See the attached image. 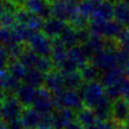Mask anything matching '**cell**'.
Here are the masks:
<instances>
[{"label": "cell", "mask_w": 129, "mask_h": 129, "mask_svg": "<svg viewBox=\"0 0 129 129\" xmlns=\"http://www.w3.org/2000/svg\"><path fill=\"white\" fill-rule=\"evenodd\" d=\"M79 92L82 96L85 106L94 108L96 104L106 95L105 87L100 81L84 82L80 87Z\"/></svg>", "instance_id": "cell-4"}, {"label": "cell", "mask_w": 129, "mask_h": 129, "mask_svg": "<svg viewBox=\"0 0 129 129\" xmlns=\"http://www.w3.org/2000/svg\"><path fill=\"white\" fill-rule=\"evenodd\" d=\"M51 16L62 21L71 22V20L79 13L78 3L69 0H54L50 2Z\"/></svg>", "instance_id": "cell-5"}, {"label": "cell", "mask_w": 129, "mask_h": 129, "mask_svg": "<svg viewBox=\"0 0 129 129\" xmlns=\"http://www.w3.org/2000/svg\"><path fill=\"white\" fill-rule=\"evenodd\" d=\"M4 123H5V122H4ZM5 124H6L7 129H25L20 119L13 120V121H10V122L5 123Z\"/></svg>", "instance_id": "cell-40"}, {"label": "cell", "mask_w": 129, "mask_h": 129, "mask_svg": "<svg viewBox=\"0 0 129 129\" xmlns=\"http://www.w3.org/2000/svg\"><path fill=\"white\" fill-rule=\"evenodd\" d=\"M66 25H67L66 21H62L56 17L50 16V17L44 19L42 27H41V31L46 36L53 39L60 35V33L62 32Z\"/></svg>", "instance_id": "cell-12"}, {"label": "cell", "mask_w": 129, "mask_h": 129, "mask_svg": "<svg viewBox=\"0 0 129 129\" xmlns=\"http://www.w3.org/2000/svg\"><path fill=\"white\" fill-rule=\"evenodd\" d=\"M32 107L36 109L40 114L52 113L53 110L55 109L53 94L49 90H47L45 87L38 88L37 95Z\"/></svg>", "instance_id": "cell-8"}, {"label": "cell", "mask_w": 129, "mask_h": 129, "mask_svg": "<svg viewBox=\"0 0 129 129\" xmlns=\"http://www.w3.org/2000/svg\"><path fill=\"white\" fill-rule=\"evenodd\" d=\"M20 120L25 129H36L42 120V114H40L33 107H25Z\"/></svg>", "instance_id": "cell-17"}, {"label": "cell", "mask_w": 129, "mask_h": 129, "mask_svg": "<svg viewBox=\"0 0 129 129\" xmlns=\"http://www.w3.org/2000/svg\"><path fill=\"white\" fill-rule=\"evenodd\" d=\"M103 1L104 0H81L78 2L79 12L82 15L91 19V17L93 16V14L95 13L97 8Z\"/></svg>", "instance_id": "cell-27"}, {"label": "cell", "mask_w": 129, "mask_h": 129, "mask_svg": "<svg viewBox=\"0 0 129 129\" xmlns=\"http://www.w3.org/2000/svg\"><path fill=\"white\" fill-rule=\"evenodd\" d=\"M122 97L129 102V77L125 78V80L123 81V96Z\"/></svg>", "instance_id": "cell-41"}, {"label": "cell", "mask_w": 129, "mask_h": 129, "mask_svg": "<svg viewBox=\"0 0 129 129\" xmlns=\"http://www.w3.org/2000/svg\"><path fill=\"white\" fill-rule=\"evenodd\" d=\"M44 78H45L44 73L40 72L35 68H31V69H27V72L23 79V83H26L35 88H41L44 85Z\"/></svg>", "instance_id": "cell-24"}, {"label": "cell", "mask_w": 129, "mask_h": 129, "mask_svg": "<svg viewBox=\"0 0 129 129\" xmlns=\"http://www.w3.org/2000/svg\"><path fill=\"white\" fill-rule=\"evenodd\" d=\"M36 129H55L52 124H45V123H40V125Z\"/></svg>", "instance_id": "cell-43"}, {"label": "cell", "mask_w": 129, "mask_h": 129, "mask_svg": "<svg viewBox=\"0 0 129 129\" xmlns=\"http://www.w3.org/2000/svg\"><path fill=\"white\" fill-rule=\"evenodd\" d=\"M55 108H68L74 111H79L85 104L79 90L64 89L56 94H53Z\"/></svg>", "instance_id": "cell-3"}, {"label": "cell", "mask_w": 129, "mask_h": 129, "mask_svg": "<svg viewBox=\"0 0 129 129\" xmlns=\"http://www.w3.org/2000/svg\"><path fill=\"white\" fill-rule=\"evenodd\" d=\"M21 86V81L13 77L7 69H1V89L2 94L15 95Z\"/></svg>", "instance_id": "cell-18"}, {"label": "cell", "mask_w": 129, "mask_h": 129, "mask_svg": "<svg viewBox=\"0 0 129 129\" xmlns=\"http://www.w3.org/2000/svg\"><path fill=\"white\" fill-rule=\"evenodd\" d=\"M76 120L79 121L85 128L93 125L94 123H96L99 119L97 118V115L94 111L93 108L91 107H87L84 106L82 109H80L79 111H77V116H76Z\"/></svg>", "instance_id": "cell-23"}, {"label": "cell", "mask_w": 129, "mask_h": 129, "mask_svg": "<svg viewBox=\"0 0 129 129\" xmlns=\"http://www.w3.org/2000/svg\"><path fill=\"white\" fill-rule=\"evenodd\" d=\"M129 115V102L123 97L113 101L112 104V119L120 124L124 125Z\"/></svg>", "instance_id": "cell-15"}, {"label": "cell", "mask_w": 129, "mask_h": 129, "mask_svg": "<svg viewBox=\"0 0 129 129\" xmlns=\"http://www.w3.org/2000/svg\"><path fill=\"white\" fill-rule=\"evenodd\" d=\"M85 129H123V125L116 123L113 119L106 121L98 120L96 123L86 127Z\"/></svg>", "instance_id": "cell-33"}, {"label": "cell", "mask_w": 129, "mask_h": 129, "mask_svg": "<svg viewBox=\"0 0 129 129\" xmlns=\"http://www.w3.org/2000/svg\"><path fill=\"white\" fill-rule=\"evenodd\" d=\"M81 45L84 51L86 52L87 56L89 57V59H91L96 53L100 52L106 47V38L101 35L92 33L90 38Z\"/></svg>", "instance_id": "cell-14"}, {"label": "cell", "mask_w": 129, "mask_h": 129, "mask_svg": "<svg viewBox=\"0 0 129 129\" xmlns=\"http://www.w3.org/2000/svg\"><path fill=\"white\" fill-rule=\"evenodd\" d=\"M35 69H37L40 72L46 74L49 71L54 69V63H53V61H52L50 56H42V55H40Z\"/></svg>", "instance_id": "cell-36"}, {"label": "cell", "mask_w": 129, "mask_h": 129, "mask_svg": "<svg viewBox=\"0 0 129 129\" xmlns=\"http://www.w3.org/2000/svg\"><path fill=\"white\" fill-rule=\"evenodd\" d=\"M28 47L42 56H50L52 52V40L41 30H36L26 43Z\"/></svg>", "instance_id": "cell-7"}, {"label": "cell", "mask_w": 129, "mask_h": 129, "mask_svg": "<svg viewBox=\"0 0 129 129\" xmlns=\"http://www.w3.org/2000/svg\"><path fill=\"white\" fill-rule=\"evenodd\" d=\"M24 106L18 100L16 95L2 94L1 102V118L2 122L8 123L10 121L20 119L24 110Z\"/></svg>", "instance_id": "cell-2"}, {"label": "cell", "mask_w": 129, "mask_h": 129, "mask_svg": "<svg viewBox=\"0 0 129 129\" xmlns=\"http://www.w3.org/2000/svg\"><path fill=\"white\" fill-rule=\"evenodd\" d=\"M64 129H85V127L77 120H74L73 122H71Z\"/></svg>", "instance_id": "cell-42"}, {"label": "cell", "mask_w": 129, "mask_h": 129, "mask_svg": "<svg viewBox=\"0 0 129 129\" xmlns=\"http://www.w3.org/2000/svg\"><path fill=\"white\" fill-rule=\"evenodd\" d=\"M23 7L31 12L38 14L43 19L51 16L50 1L48 0H25Z\"/></svg>", "instance_id": "cell-16"}, {"label": "cell", "mask_w": 129, "mask_h": 129, "mask_svg": "<svg viewBox=\"0 0 129 129\" xmlns=\"http://www.w3.org/2000/svg\"><path fill=\"white\" fill-rule=\"evenodd\" d=\"M77 111L68 108H55L52 112V125L55 129H64L76 120Z\"/></svg>", "instance_id": "cell-11"}, {"label": "cell", "mask_w": 129, "mask_h": 129, "mask_svg": "<svg viewBox=\"0 0 129 129\" xmlns=\"http://www.w3.org/2000/svg\"><path fill=\"white\" fill-rule=\"evenodd\" d=\"M112 104L113 101L105 95L93 108L97 118L101 121H106V120H111L112 119Z\"/></svg>", "instance_id": "cell-20"}, {"label": "cell", "mask_w": 129, "mask_h": 129, "mask_svg": "<svg viewBox=\"0 0 129 129\" xmlns=\"http://www.w3.org/2000/svg\"><path fill=\"white\" fill-rule=\"evenodd\" d=\"M48 1H50V2H51V1H54V0H48Z\"/></svg>", "instance_id": "cell-50"}, {"label": "cell", "mask_w": 129, "mask_h": 129, "mask_svg": "<svg viewBox=\"0 0 129 129\" xmlns=\"http://www.w3.org/2000/svg\"><path fill=\"white\" fill-rule=\"evenodd\" d=\"M6 69L8 70V72L15 77L16 79L23 81L25 74L27 72V68L20 61V59H12L9 61L8 66L6 67Z\"/></svg>", "instance_id": "cell-30"}, {"label": "cell", "mask_w": 129, "mask_h": 129, "mask_svg": "<svg viewBox=\"0 0 129 129\" xmlns=\"http://www.w3.org/2000/svg\"><path fill=\"white\" fill-rule=\"evenodd\" d=\"M113 17H114V4L109 0H104L99 5V7L97 8L93 16L91 17V20L92 19L110 20V19H113Z\"/></svg>", "instance_id": "cell-22"}, {"label": "cell", "mask_w": 129, "mask_h": 129, "mask_svg": "<svg viewBox=\"0 0 129 129\" xmlns=\"http://www.w3.org/2000/svg\"><path fill=\"white\" fill-rule=\"evenodd\" d=\"M91 62L98 67L102 72L119 66L118 47H105L91 58Z\"/></svg>", "instance_id": "cell-6"}, {"label": "cell", "mask_w": 129, "mask_h": 129, "mask_svg": "<svg viewBox=\"0 0 129 129\" xmlns=\"http://www.w3.org/2000/svg\"><path fill=\"white\" fill-rule=\"evenodd\" d=\"M116 40L118 42V47L123 48L129 52V29L125 28Z\"/></svg>", "instance_id": "cell-39"}, {"label": "cell", "mask_w": 129, "mask_h": 129, "mask_svg": "<svg viewBox=\"0 0 129 129\" xmlns=\"http://www.w3.org/2000/svg\"><path fill=\"white\" fill-rule=\"evenodd\" d=\"M39 57H40V55L38 53H36L34 50H32L30 47H25L22 54L20 55L19 59L27 69H31V68L36 67Z\"/></svg>", "instance_id": "cell-29"}, {"label": "cell", "mask_w": 129, "mask_h": 129, "mask_svg": "<svg viewBox=\"0 0 129 129\" xmlns=\"http://www.w3.org/2000/svg\"><path fill=\"white\" fill-rule=\"evenodd\" d=\"M110 2H112L113 4H115V3H118V2H120L121 0H109Z\"/></svg>", "instance_id": "cell-46"}, {"label": "cell", "mask_w": 129, "mask_h": 129, "mask_svg": "<svg viewBox=\"0 0 129 129\" xmlns=\"http://www.w3.org/2000/svg\"><path fill=\"white\" fill-rule=\"evenodd\" d=\"M69 1H72V2H75V3H78L79 1H81V0H69Z\"/></svg>", "instance_id": "cell-48"}, {"label": "cell", "mask_w": 129, "mask_h": 129, "mask_svg": "<svg viewBox=\"0 0 129 129\" xmlns=\"http://www.w3.org/2000/svg\"><path fill=\"white\" fill-rule=\"evenodd\" d=\"M123 1H124L126 4H128V5H129V0H123Z\"/></svg>", "instance_id": "cell-49"}, {"label": "cell", "mask_w": 129, "mask_h": 129, "mask_svg": "<svg viewBox=\"0 0 129 129\" xmlns=\"http://www.w3.org/2000/svg\"><path fill=\"white\" fill-rule=\"evenodd\" d=\"M125 26H126V28H127V29H129V18H128V20H127V22L125 23Z\"/></svg>", "instance_id": "cell-47"}, {"label": "cell", "mask_w": 129, "mask_h": 129, "mask_svg": "<svg viewBox=\"0 0 129 129\" xmlns=\"http://www.w3.org/2000/svg\"><path fill=\"white\" fill-rule=\"evenodd\" d=\"M129 18V5L124 1H120L114 4V19L126 23Z\"/></svg>", "instance_id": "cell-31"}, {"label": "cell", "mask_w": 129, "mask_h": 129, "mask_svg": "<svg viewBox=\"0 0 129 129\" xmlns=\"http://www.w3.org/2000/svg\"><path fill=\"white\" fill-rule=\"evenodd\" d=\"M80 72H81L84 82L100 81V78L102 75V71L92 62L85 64L83 68L80 69Z\"/></svg>", "instance_id": "cell-26"}, {"label": "cell", "mask_w": 129, "mask_h": 129, "mask_svg": "<svg viewBox=\"0 0 129 129\" xmlns=\"http://www.w3.org/2000/svg\"><path fill=\"white\" fill-rule=\"evenodd\" d=\"M123 129H129V115H128V117H127V119L123 125Z\"/></svg>", "instance_id": "cell-44"}, {"label": "cell", "mask_w": 129, "mask_h": 129, "mask_svg": "<svg viewBox=\"0 0 129 129\" xmlns=\"http://www.w3.org/2000/svg\"><path fill=\"white\" fill-rule=\"evenodd\" d=\"M68 56L69 58L78 67V69L80 70L81 68H83L85 64L88 63V59L89 57L87 56L86 52L84 51L82 45H75L71 48L68 49Z\"/></svg>", "instance_id": "cell-25"}, {"label": "cell", "mask_w": 129, "mask_h": 129, "mask_svg": "<svg viewBox=\"0 0 129 129\" xmlns=\"http://www.w3.org/2000/svg\"><path fill=\"white\" fill-rule=\"evenodd\" d=\"M17 23L15 12L1 11V25L2 27H13Z\"/></svg>", "instance_id": "cell-38"}, {"label": "cell", "mask_w": 129, "mask_h": 129, "mask_svg": "<svg viewBox=\"0 0 129 129\" xmlns=\"http://www.w3.org/2000/svg\"><path fill=\"white\" fill-rule=\"evenodd\" d=\"M90 30L94 34L101 35L105 38H113L117 39V37L123 32L125 29V24L116 20H98L92 19L89 26Z\"/></svg>", "instance_id": "cell-1"}, {"label": "cell", "mask_w": 129, "mask_h": 129, "mask_svg": "<svg viewBox=\"0 0 129 129\" xmlns=\"http://www.w3.org/2000/svg\"><path fill=\"white\" fill-rule=\"evenodd\" d=\"M124 70H125V73H126V75L129 77V60L127 61V63H126V66L124 67Z\"/></svg>", "instance_id": "cell-45"}, {"label": "cell", "mask_w": 129, "mask_h": 129, "mask_svg": "<svg viewBox=\"0 0 129 129\" xmlns=\"http://www.w3.org/2000/svg\"><path fill=\"white\" fill-rule=\"evenodd\" d=\"M105 93L112 101H115L121 98L123 96V82L105 87Z\"/></svg>", "instance_id": "cell-35"}, {"label": "cell", "mask_w": 129, "mask_h": 129, "mask_svg": "<svg viewBox=\"0 0 129 129\" xmlns=\"http://www.w3.org/2000/svg\"><path fill=\"white\" fill-rule=\"evenodd\" d=\"M47 90H49L52 94H56L66 89L64 84V76L59 70H51L45 74L44 85Z\"/></svg>", "instance_id": "cell-10"}, {"label": "cell", "mask_w": 129, "mask_h": 129, "mask_svg": "<svg viewBox=\"0 0 129 129\" xmlns=\"http://www.w3.org/2000/svg\"><path fill=\"white\" fill-rule=\"evenodd\" d=\"M2 46L7 51L10 60H12V59H19L20 55L22 54V52H23V50L25 48V47H23V44L21 42L12 43V44H9V45H6V46L2 45Z\"/></svg>", "instance_id": "cell-34"}, {"label": "cell", "mask_w": 129, "mask_h": 129, "mask_svg": "<svg viewBox=\"0 0 129 129\" xmlns=\"http://www.w3.org/2000/svg\"><path fill=\"white\" fill-rule=\"evenodd\" d=\"M125 75H126V73H125L124 68L117 66V67H114L112 69L102 72L100 82L103 84L104 87L119 84L125 80Z\"/></svg>", "instance_id": "cell-13"}, {"label": "cell", "mask_w": 129, "mask_h": 129, "mask_svg": "<svg viewBox=\"0 0 129 129\" xmlns=\"http://www.w3.org/2000/svg\"><path fill=\"white\" fill-rule=\"evenodd\" d=\"M1 41L2 45L6 46L12 43L20 42L13 27H2L1 29Z\"/></svg>", "instance_id": "cell-32"}, {"label": "cell", "mask_w": 129, "mask_h": 129, "mask_svg": "<svg viewBox=\"0 0 129 129\" xmlns=\"http://www.w3.org/2000/svg\"><path fill=\"white\" fill-rule=\"evenodd\" d=\"M91 19L82 15L80 12L71 20L70 24H72L76 29H83V28H89Z\"/></svg>", "instance_id": "cell-37"}, {"label": "cell", "mask_w": 129, "mask_h": 129, "mask_svg": "<svg viewBox=\"0 0 129 129\" xmlns=\"http://www.w3.org/2000/svg\"><path fill=\"white\" fill-rule=\"evenodd\" d=\"M58 38L61 40V42L68 48H71V47L79 44L78 30L70 23H67L66 27L63 28V30L60 33V35L58 36Z\"/></svg>", "instance_id": "cell-21"}, {"label": "cell", "mask_w": 129, "mask_h": 129, "mask_svg": "<svg viewBox=\"0 0 129 129\" xmlns=\"http://www.w3.org/2000/svg\"><path fill=\"white\" fill-rule=\"evenodd\" d=\"M37 91H38V88H35L26 83H23L21 84L20 88L18 89L15 95L24 107H31L35 101Z\"/></svg>", "instance_id": "cell-19"}, {"label": "cell", "mask_w": 129, "mask_h": 129, "mask_svg": "<svg viewBox=\"0 0 129 129\" xmlns=\"http://www.w3.org/2000/svg\"><path fill=\"white\" fill-rule=\"evenodd\" d=\"M15 16H16L17 23L26 25L35 31L41 30L44 19L40 17L38 14L31 12L24 7H19L15 12Z\"/></svg>", "instance_id": "cell-9"}, {"label": "cell", "mask_w": 129, "mask_h": 129, "mask_svg": "<svg viewBox=\"0 0 129 129\" xmlns=\"http://www.w3.org/2000/svg\"><path fill=\"white\" fill-rule=\"evenodd\" d=\"M63 76H64V84H66L67 89L79 90L80 87L84 83V80H83L80 70L66 73V74H63Z\"/></svg>", "instance_id": "cell-28"}]
</instances>
